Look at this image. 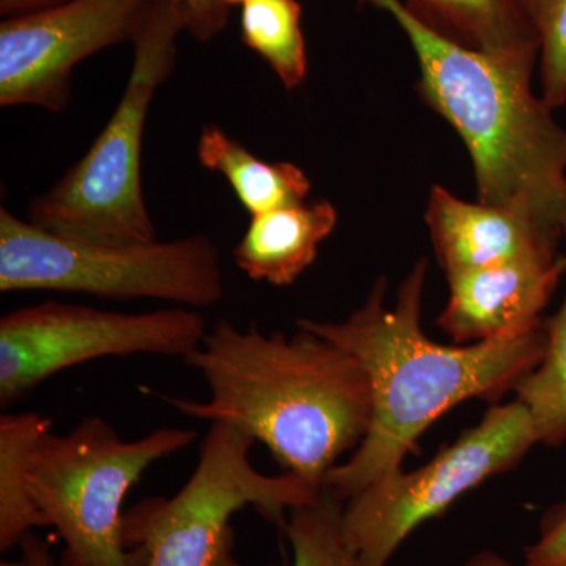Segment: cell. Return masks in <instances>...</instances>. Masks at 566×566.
<instances>
[{"label":"cell","instance_id":"2","mask_svg":"<svg viewBox=\"0 0 566 566\" xmlns=\"http://www.w3.org/2000/svg\"><path fill=\"white\" fill-rule=\"evenodd\" d=\"M210 387L205 401L161 398L181 415L240 428L286 472L319 490L364 441L374 400L356 356L311 331L293 337L221 319L186 359Z\"/></svg>","mask_w":566,"mask_h":566},{"label":"cell","instance_id":"15","mask_svg":"<svg viewBox=\"0 0 566 566\" xmlns=\"http://www.w3.org/2000/svg\"><path fill=\"white\" fill-rule=\"evenodd\" d=\"M200 166L222 175L251 216L307 202L312 181L293 163L256 158L221 126L205 125L196 147Z\"/></svg>","mask_w":566,"mask_h":566},{"label":"cell","instance_id":"23","mask_svg":"<svg viewBox=\"0 0 566 566\" xmlns=\"http://www.w3.org/2000/svg\"><path fill=\"white\" fill-rule=\"evenodd\" d=\"M21 556L18 560L7 562L2 566H59L57 558L52 554L50 543L39 535L29 534L20 543Z\"/></svg>","mask_w":566,"mask_h":566},{"label":"cell","instance_id":"17","mask_svg":"<svg viewBox=\"0 0 566 566\" xmlns=\"http://www.w3.org/2000/svg\"><path fill=\"white\" fill-rule=\"evenodd\" d=\"M303 7L297 0H248L241 6V40L274 71L286 91L307 77Z\"/></svg>","mask_w":566,"mask_h":566},{"label":"cell","instance_id":"7","mask_svg":"<svg viewBox=\"0 0 566 566\" xmlns=\"http://www.w3.org/2000/svg\"><path fill=\"white\" fill-rule=\"evenodd\" d=\"M255 441L240 428L211 423L199 461L172 497L145 499L125 513L123 535L145 566H240L233 556V516L245 506L283 523L285 513L311 504L323 490L300 476L253 468Z\"/></svg>","mask_w":566,"mask_h":566},{"label":"cell","instance_id":"24","mask_svg":"<svg viewBox=\"0 0 566 566\" xmlns=\"http://www.w3.org/2000/svg\"><path fill=\"white\" fill-rule=\"evenodd\" d=\"M69 0H0V14L3 18L21 17L33 11L51 9Z\"/></svg>","mask_w":566,"mask_h":566},{"label":"cell","instance_id":"12","mask_svg":"<svg viewBox=\"0 0 566 566\" xmlns=\"http://www.w3.org/2000/svg\"><path fill=\"white\" fill-rule=\"evenodd\" d=\"M424 219L446 275L557 255L558 244L565 240L560 230L502 208L465 202L442 186L431 189Z\"/></svg>","mask_w":566,"mask_h":566},{"label":"cell","instance_id":"16","mask_svg":"<svg viewBox=\"0 0 566 566\" xmlns=\"http://www.w3.org/2000/svg\"><path fill=\"white\" fill-rule=\"evenodd\" d=\"M51 431V419L39 412L0 417V549L20 546L44 527L31 490V463L36 446Z\"/></svg>","mask_w":566,"mask_h":566},{"label":"cell","instance_id":"9","mask_svg":"<svg viewBox=\"0 0 566 566\" xmlns=\"http://www.w3.org/2000/svg\"><path fill=\"white\" fill-rule=\"evenodd\" d=\"M207 322L191 308L144 314L46 301L0 318V405L10 406L66 368L102 357L188 359L207 337Z\"/></svg>","mask_w":566,"mask_h":566},{"label":"cell","instance_id":"19","mask_svg":"<svg viewBox=\"0 0 566 566\" xmlns=\"http://www.w3.org/2000/svg\"><path fill=\"white\" fill-rule=\"evenodd\" d=\"M344 505L323 490L316 501L290 510L282 526L292 546V566H359L345 535Z\"/></svg>","mask_w":566,"mask_h":566},{"label":"cell","instance_id":"25","mask_svg":"<svg viewBox=\"0 0 566 566\" xmlns=\"http://www.w3.org/2000/svg\"><path fill=\"white\" fill-rule=\"evenodd\" d=\"M463 566H515L510 564L509 560L502 554L495 553V551L483 549L479 553L472 554L468 560L464 562Z\"/></svg>","mask_w":566,"mask_h":566},{"label":"cell","instance_id":"18","mask_svg":"<svg viewBox=\"0 0 566 566\" xmlns=\"http://www.w3.org/2000/svg\"><path fill=\"white\" fill-rule=\"evenodd\" d=\"M545 333V356L515 392L531 412L538 444L558 447L566 442V294L560 308L546 319Z\"/></svg>","mask_w":566,"mask_h":566},{"label":"cell","instance_id":"6","mask_svg":"<svg viewBox=\"0 0 566 566\" xmlns=\"http://www.w3.org/2000/svg\"><path fill=\"white\" fill-rule=\"evenodd\" d=\"M0 292L81 293L104 300H158L207 308L221 303L218 245L191 234L112 245L71 240L0 208Z\"/></svg>","mask_w":566,"mask_h":566},{"label":"cell","instance_id":"4","mask_svg":"<svg viewBox=\"0 0 566 566\" xmlns=\"http://www.w3.org/2000/svg\"><path fill=\"white\" fill-rule=\"evenodd\" d=\"M188 18L178 0H158L133 40V66L109 122L51 189L33 197L28 221L87 243L158 240L142 186V144L153 98L172 76Z\"/></svg>","mask_w":566,"mask_h":566},{"label":"cell","instance_id":"10","mask_svg":"<svg viewBox=\"0 0 566 566\" xmlns=\"http://www.w3.org/2000/svg\"><path fill=\"white\" fill-rule=\"evenodd\" d=\"M158 0H69L0 22V106L63 112L74 69L136 39Z\"/></svg>","mask_w":566,"mask_h":566},{"label":"cell","instance_id":"26","mask_svg":"<svg viewBox=\"0 0 566 566\" xmlns=\"http://www.w3.org/2000/svg\"><path fill=\"white\" fill-rule=\"evenodd\" d=\"M245 2H248V0H222V3L227 7V9H232L234 6L241 7Z\"/></svg>","mask_w":566,"mask_h":566},{"label":"cell","instance_id":"13","mask_svg":"<svg viewBox=\"0 0 566 566\" xmlns=\"http://www.w3.org/2000/svg\"><path fill=\"white\" fill-rule=\"evenodd\" d=\"M337 221V208L327 200L251 216L248 230L233 248V262L252 281L292 285L315 262L319 244L334 232Z\"/></svg>","mask_w":566,"mask_h":566},{"label":"cell","instance_id":"21","mask_svg":"<svg viewBox=\"0 0 566 566\" xmlns=\"http://www.w3.org/2000/svg\"><path fill=\"white\" fill-rule=\"evenodd\" d=\"M526 566H566V491L546 510L534 542L524 554Z\"/></svg>","mask_w":566,"mask_h":566},{"label":"cell","instance_id":"22","mask_svg":"<svg viewBox=\"0 0 566 566\" xmlns=\"http://www.w3.org/2000/svg\"><path fill=\"white\" fill-rule=\"evenodd\" d=\"M188 18V33L200 43H210L229 24L230 9L222 0H178Z\"/></svg>","mask_w":566,"mask_h":566},{"label":"cell","instance_id":"3","mask_svg":"<svg viewBox=\"0 0 566 566\" xmlns=\"http://www.w3.org/2000/svg\"><path fill=\"white\" fill-rule=\"evenodd\" d=\"M359 2L389 13L408 36L423 102L471 153L476 202L565 233L566 128L532 91V74L446 39L401 0Z\"/></svg>","mask_w":566,"mask_h":566},{"label":"cell","instance_id":"11","mask_svg":"<svg viewBox=\"0 0 566 566\" xmlns=\"http://www.w3.org/2000/svg\"><path fill=\"white\" fill-rule=\"evenodd\" d=\"M564 275V253L447 275L450 293L439 327L457 345L532 333L545 324L542 314Z\"/></svg>","mask_w":566,"mask_h":566},{"label":"cell","instance_id":"14","mask_svg":"<svg viewBox=\"0 0 566 566\" xmlns=\"http://www.w3.org/2000/svg\"><path fill=\"white\" fill-rule=\"evenodd\" d=\"M405 7L461 46L531 74L538 65V32L526 0H406Z\"/></svg>","mask_w":566,"mask_h":566},{"label":"cell","instance_id":"1","mask_svg":"<svg viewBox=\"0 0 566 566\" xmlns=\"http://www.w3.org/2000/svg\"><path fill=\"white\" fill-rule=\"evenodd\" d=\"M427 274L423 259L406 275L392 307L386 304L387 281L381 277L344 322H297L301 329L356 356L370 379V428L349 460L335 465L324 480V490L342 501L403 468L420 436L449 409L471 398L499 400L545 356V324L526 335L485 344L431 340L420 324Z\"/></svg>","mask_w":566,"mask_h":566},{"label":"cell","instance_id":"20","mask_svg":"<svg viewBox=\"0 0 566 566\" xmlns=\"http://www.w3.org/2000/svg\"><path fill=\"white\" fill-rule=\"evenodd\" d=\"M539 39L542 98L553 109L566 103V0H526Z\"/></svg>","mask_w":566,"mask_h":566},{"label":"cell","instance_id":"8","mask_svg":"<svg viewBox=\"0 0 566 566\" xmlns=\"http://www.w3.org/2000/svg\"><path fill=\"white\" fill-rule=\"evenodd\" d=\"M538 444L534 420L520 400L488 409L475 427L422 468L375 480L344 505V531L359 566H387L428 521L444 515L461 495L505 474Z\"/></svg>","mask_w":566,"mask_h":566},{"label":"cell","instance_id":"5","mask_svg":"<svg viewBox=\"0 0 566 566\" xmlns=\"http://www.w3.org/2000/svg\"><path fill=\"white\" fill-rule=\"evenodd\" d=\"M196 439L186 428H158L125 441L98 416L66 434L48 431L29 480L44 527H54L63 542L59 566H145L142 551L129 549L123 535L126 495L151 464Z\"/></svg>","mask_w":566,"mask_h":566}]
</instances>
